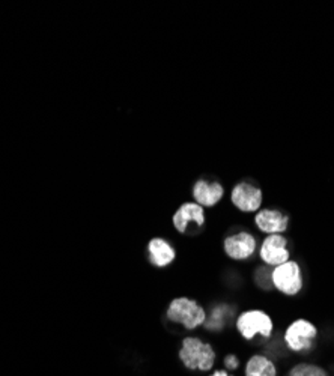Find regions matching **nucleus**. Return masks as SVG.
<instances>
[{
  "instance_id": "nucleus-9",
  "label": "nucleus",
  "mask_w": 334,
  "mask_h": 376,
  "mask_svg": "<svg viewBox=\"0 0 334 376\" xmlns=\"http://www.w3.org/2000/svg\"><path fill=\"white\" fill-rule=\"evenodd\" d=\"M287 217L277 210H261L255 217V223L264 233H282L287 229Z\"/></svg>"
},
{
  "instance_id": "nucleus-8",
  "label": "nucleus",
  "mask_w": 334,
  "mask_h": 376,
  "mask_svg": "<svg viewBox=\"0 0 334 376\" xmlns=\"http://www.w3.org/2000/svg\"><path fill=\"white\" fill-rule=\"evenodd\" d=\"M226 255L234 260H244L253 256L256 251V240L252 233L239 232L230 235L225 241Z\"/></svg>"
},
{
  "instance_id": "nucleus-10",
  "label": "nucleus",
  "mask_w": 334,
  "mask_h": 376,
  "mask_svg": "<svg viewBox=\"0 0 334 376\" xmlns=\"http://www.w3.org/2000/svg\"><path fill=\"white\" fill-rule=\"evenodd\" d=\"M203 221H205V212L198 203H184L173 217L175 228L182 233L187 232L190 224L203 226Z\"/></svg>"
},
{
  "instance_id": "nucleus-4",
  "label": "nucleus",
  "mask_w": 334,
  "mask_h": 376,
  "mask_svg": "<svg viewBox=\"0 0 334 376\" xmlns=\"http://www.w3.org/2000/svg\"><path fill=\"white\" fill-rule=\"evenodd\" d=\"M237 328L241 336L247 340H252L256 334H261L265 338L271 337L274 325L271 318L262 310H248L238 316Z\"/></svg>"
},
{
  "instance_id": "nucleus-1",
  "label": "nucleus",
  "mask_w": 334,
  "mask_h": 376,
  "mask_svg": "<svg viewBox=\"0 0 334 376\" xmlns=\"http://www.w3.org/2000/svg\"><path fill=\"white\" fill-rule=\"evenodd\" d=\"M180 359L190 370H211L216 363V352L212 346L198 337L184 338Z\"/></svg>"
},
{
  "instance_id": "nucleus-11",
  "label": "nucleus",
  "mask_w": 334,
  "mask_h": 376,
  "mask_svg": "<svg viewBox=\"0 0 334 376\" xmlns=\"http://www.w3.org/2000/svg\"><path fill=\"white\" fill-rule=\"evenodd\" d=\"M223 193H225V190H223V187L218 182L199 181L193 188L194 199H196L198 205H200L202 208L214 206L217 202H220Z\"/></svg>"
},
{
  "instance_id": "nucleus-5",
  "label": "nucleus",
  "mask_w": 334,
  "mask_h": 376,
  "mask_svg": "<svg viewBox=\"0 0 334 376\" xmlns=\"http://www.w3.org/2000/svg\"><path fill=\"white\" fill-rule=\"evenodd\" d=\"M317 334V327L312 322L305 321V319H299V321H295L287 327V330L285 331V342L291 351H308L312 347Z\"/></svg>"
},
{
  "instance_id": "nucleus-13",
  "label": "nucleus",
  "mask_w": 334,
  "mask_h": 376,
  "mask_svg": "<svg viewBox=\"0 0 334 376\" xmlns=\"http://www.w3.org/2000/svg\"><path fill=\"white\" fill-rule=\"evenodd\" d=\"M246 376H277L276 364L265 355H253L246 366Z\"/></svg>"
},
{
  "instance_id": "nucleus-15",
  "label": "nucleus",
  "mask_w": 334,
  "mask_h": 376,
  "mask_svg": "<svg viewBox=\"0 0 334 376\" xmlns=\"http://www.w3.org/2000/svg\"><path fill=\"white\" fill-rule=\"evenodd\" d=\"M211 376H232V375H229V373L225 372V370H217L214 375H211Z\"/></svg>"
},
{
  "instance_id": "nucleus-6",
  "label": "nucleus",
  "mask_w": 334,
  "mask_h": 376,
  "mask_svg": "<svg viewBox=\"0 0 334 376\" xmlns=\"http://www.w3.org/2000/svg\"><path fill=\"white\" fill-rule=\"evenodd\" d=\"M261 259L267 265L278 267L289 260V250H287V241L280 233H273L261 244Z\"/></svg>"
},
{
  "instance_id": "nucleus-12",
  "label": "nucleus",
  "mask_w": 334,
  "mask_h": 376,
  "mask_svg": "<svg viewBox=\"0 0 334 376\" xmlns=\"http://www.w3.org/2000/svg\"><path fill=\"white\" fill-rule=\"evenodd\" d=\"M151 262L157 267H167L175 259V250L161 238H155L150 242Z\"/></svg>"
},
{
  "instance_id": "nucleus-7",
  "label": "nucleus",
  "mask_w": 334,
  "mask_h": 376,
  "mask_svg": "<svg viewBox=\"0 0 334 376\" xmlns=\"http://www.w3.org/2000/svg\"><path fill=\"white\" fill-rule=\"evenodd\" d=\"M232 203L243 212H255L262 205V191L252 184L241 182L232 190Z\"/></svg>"
},
{
  "instance_id": "nucleus-3",
  "label": "nucleus",
  "mask_w": 334,
  "mask_h": 376,
  "mask_svg": "<svg viewBox=\"0 0 334 376\" xmlns=\"http://www.w3.org/2000/svg\"><path fill=\"white\" fill-rule=\"evenodd\" d=\"M273 286L285 295H296L303 289L301 268L296 262L287 260L271 271Z\"/></svg>"
},
{
  "instance_id": "nucleus-14",
  "label": "nucleus",
  "mask_w": 334,
  "mask_h": 376,
  "mask_svg": "<svg viewBox=\"0 0 334 376\" xmlns=\"http://www.w3.org/2000/svg\"><path fill=\"white\" fill-rule=\"evenodd\" d=\"M289 376H328L321 366L310 363H300L289 370Z\"/></svg>"
},
{
  "instance_id": "nucleus-2",
  "label": "nucleus",
  "mask_w": 334,
  "mask_h": 376,
  "mask_svg": "<svg viewBox=\"0 0 334 376\" xmlns=\"http://www.w3.org/2000/svg\"><path fill=\"white\" fill-rule=\"evenodd\" d=\"M167 318L173 322L182 324L187 330H194L207 321V313L196 301L189 298L173 299L167 308Z\"/></svg>"
}]
</instances>
